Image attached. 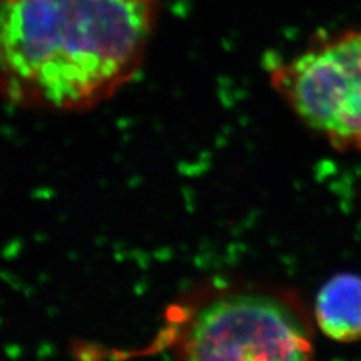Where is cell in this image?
<instances>
[{"instance_id":"277c9868","label":"cell","mask_w":361,"mask_h":361,"mask_svg":"<svg viewBox=\"0 0 361 361\" xmlns=\"http://www.w3.org/2000/svg\"><path fill=\"white\" fill-rule=\"evenodd\" d=\"M314 320L335 341L361 340V277L344 273L324 285L316 297Z\"/></svg>"},{"instance_id":"3957f363","label":"cell","mask_w":361,"mask_h":361,"mask_svg":"<svg viewBox=\"0 0 361 361\" xmlns=\"http://www.w3.org/2000/svg\"><path fill=\"white\" fill-rule=\"evenodd\" d=\"M289 107L341 152L361 150V27L322 37L271 70Z\"/></svg>"},{"instance_id":"6da1fadb","label":"cell","mask_w":361,"mask_h":361,"mask_svg":"<svg viewBox=\"0 0 361 361\" xmlns=\"http://www.w3.org/2000/svg\"><path fill=\"white\" fill-rule=\"evenodd\" d=\"M1 83L8 101L85 110L140 71L159 0H0Z\"/></svg>"},{"instance_id":"7a4b0ae2","label":"cell","mask_w":361,"mask_h":361,"mask_svg":"<svg viewBox=\"0 0 361 361\" xmlns=\"http://www.w3.org/2000/svg\"><path fill=\"white\" fill-rule=\"evenodd\" d=\"M170 344L189 360H305L313 329L292 297L229 292L207 300L171 329Z\"/></svg>"}]
</instances>
